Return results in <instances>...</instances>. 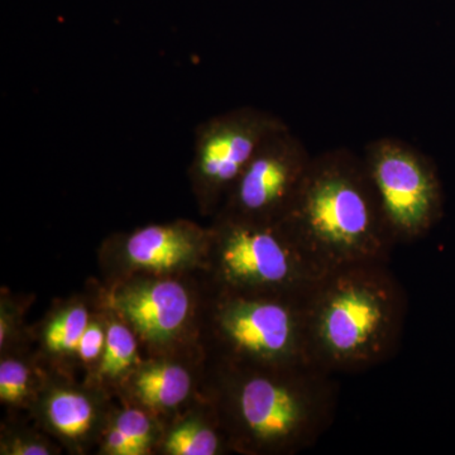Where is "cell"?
Listing matches in <instances>:
<instances>
[{"label": "cell", "instance_id": "6da1fadb", "mask_svg": "<svg viewBox=\"0 0 455 455\" xmlns=\"http://www.w3.org/2000/svg\"><path fill=\"white\" fill-rule=\"evenodd\" d=\"M203 395L217 410L230 449L244 455H293L334 423L338 383L311 363L239 366L211 362Z\"/></svg>", "mask_w": 455, "mask_h": 455}, {"label": "cell", "instance_id": "7a4b0ae2", "mask_svg": "<svg viewBox=\"0 0 455 455\" xmlns=\"http://www.w3.org/2000/svg\"><path fill=\"white\" fill-rule=\"evenodd\" d=\"M317 267L390 263L397 242L363 157L348 148L313 156L281 220Z\"/></svg>", "mask_w": 455, "mask_h": 455}, {"label": "cell", "instance_id": "3957f363", "mask_svg": "<svg viewBox=\"0 0 455 455\" xmlns=\"http://www.w3.org/2000/svg\"><path fill=\"white\" fill-rule=\"evenodd\" d=\"M407 313L405 289L388 263L329 269L307 298L311 361L331 374L379 366L400 349Z\"/></svg>", "mask_w": 455, "mask_h": 455}, {"label": "cell", "instance_id": "277c9868", "mask_svg": "<svg viewBox=\"0 0 455 455\" xmlns=\"http://www.w3.org/2000/svg\"><path fill=\"white\" fill-rule=\"evenodd\" d=\"M309 293L233 291L205 280L199 335L205 361L239 366L314 364L307 338Z\"/></svg>", "mask_w": 455, "mask_h": 455}, {"label": "cell", "instance_id": "5b68a950", "mask_svg": "<svg viewBox=\"0 0 455 455\" xmlns=\"http://www.w3.org/2000/svg\"><path fill=\"white\" fill-rule=\"evenodd\" d=\"M205 280L218 289L307 295L325 274L281 221L218 212L212 220Z\"/></svg>", "mask_w": 455, "mask_h": 455}, {"label": "cell", "instance_id": "8992f818", "mask_svg": "<svg viewBox=\"0 0 455 455\" xmlns=\"http://www.w3.org/2000/svg\"><path fill=\"white\" fill-rule=\"evenodd\" d=\"M362 157L397 244L424 238L444 211L434 161L411 143L392 136L368 142Z\"/></svg>", "mask_w": 455, "mask_h": 455}, {"label": "cell", "instance_id": "52a82bcc", "mask_svg": "<svg viewBox=\"0 0 455 455\" xmlns=\"http://www.w3.org/2000/svg\"><path fill=\"white\" fill-rule=\"evenodd\" d=\"M287 125L277 114L252 106L227 110L197 125L188 178L200 214L215 217L257 149Z\"/></svg>", "mask_w": 455, "mask_h": 455}, {"label": "cell", "instance_id": "ba28073f", "mask_svg": "<svg viewBox=\"0 0 455 455\" xmlns=\"http://www.w3.org/2000/svg\"><path fill=\"white\" fill-rule=\"evenodd\" d=\"M190 275H140L121 278L108 292L106 307L130 325L154 355L179 353L200 335L204 293Z\"/></svg>", "mask_w": 455, "mask_h": 455}, {"label": "cell", "instance_id": "9c48e42d", "mask_svg": "<svg viewBox=\"0 0 455 455\" xmlns=\"http://www.w3.org/2000/svg\"><path fill=\"white\" fill-rule=\"evenodd\" d=\"M311 160L313 155L289 125L275 132L257 149L218 212L265 223L283 220Z\"/></svg>", "mask_w": 455, "mask_h": 455}, {"label": "cell", "instance_id": "30bf717a", "mask_svg": "<svg viewBox=\"0 0 455 455\" xmlns=\"http://www.w3.org/2000/svg\"><path fill=\"white\" fill-rule=\"evenodd\" d=\"M212 230L187 220L147 224L108 239L104 252L116 256L122 278L140 275H190L205 271Z\"/></svg>", "mask_w": 455, "mask_h": 455}, {"label": "cell", "instance_id": "8fae6325", "mask_svg": "<svg viewBox=\"0 0 455 455\" xmlns=\"http://www.w3.org/2000/svg\"><path fill=\"white\" fill-rule=\"evenodd\" d=\"M32 406L47 433L74 453H85L100 442L112 414L103 387L61 379H44Z\"/></svg>", "mask_w": 455, "mask_h": 455}, {"label": "cell", "instance_id": "7c38bea8", "mask_svg": "<svg viewBox=\"0 0 455 455\" xmlns=\"http://www.w3.org/2000/svg\"><path fill=\"white\" fill-rule=\"evenodd\" d=\"M119 390L128 403L145 407L160 416L176 414L196 391L193 370L178 358V353L154 355L132 371Z\"/></svg>", "mask_w": 455, "mask_h": 455}, {"label": "cell", "instance_id": "4fadbf2b", "mask_svg": "<svg viewBox=\"0 0 455 455\" xmlns=\"http://www.w3.org/2000/svg\"><path fill=\"white\" fill-rule=\"evenodd\" d=\"M166 455H218L232 451L220 416L203 395L199 412L194 411L173 421L164 430L160 445Z\"/></svg>", "mask_w": 455, "mask_h": 455}, {"label": "cell", "instance_id": "5bb4252c", "mask_svg": "<svg viewBox=\"0 0 455 455\" xmlns=\"http://www.w3.org/2000/svg\"><path fill=\"white\" fill-rule=\"evenodd\" d=\"M160 418L145 407L128 403L112 411L103 431L100 451L104 455H147L160 445L164 435Z\"/></svg>", "mask_w": 455, "mask_h": 455}, {"label": "cell", "instance_id": "9a60e30c", "mask_svg": "<svg viewBox=\"0 0 455 455\" xmlns=\"http://www.w3.org/2000/svg\"><path fill=\"white\" fill-rule=\"evenodd\" d=\"M107 313V343L97 373L90 383L104 390L119 388L142 359L140 355V339L127 323L104 307Z\"/></svg>", "mask_w": 455, "mask_h": 455}, {"label": "cell", "instance_id": "2e32d148", "mask_svg": "<svg viewBox=\"0 0 455 455\" xmlns=\"http://www.w3.org/2000/svg\"><path fill=\"white\" fill-rule=\"evenodd\" d=\"M92 314L82 300L66 302L53 310L41 328V349L44 355L55 362L75 359Z\"/></svg>", "mask_w": 455, "mask_h": 455}, {"label": "cell", "instance_id": "e0dca14e", "mask_svg": "<svg viewBox=\"0 0 455 455\" xmlns=\"http://www.w3.org/2000/svg\"><path fill=\"white\" fill-rule=\"evenodd\" d=\"M38 379L28 359L5 353L0 361V403L14 407L32 405L44 383Z\"/></svg>", "mask_w": 455, "mask_h": 455}, {"label": "cell", "instance_id": "ac0fdd59", "mask_svg": "<svg viewBox=\"0 0 455 455\" xmlns=\"http://www.w3.org/2000/svg\"><path fill=\"white\" fill-rule=\"evenodd\" d=\"M107 343V313L92 314L88 326L84 331L82 340L77 347L75 362L84 370L88 371L90 379L86 382H92L101 358Z\"/></svg>", "mask_w": 455, "mask_h": 455}, {"label": "cell", "instance_id": "d6986e66", "mask_svg": "<svg viewBox=\"0 0 455 455\" xmlns=\"http://www.w3.org/2000/svg\"><path fill=\"white\" fill-rule=\"evenodd\" d=\"M60 453L52 442L31 431L11 430L2 436L0 454L51 455Z\"/></svg>", "mask_w": 455, "mask_h": 455}, {"label": "cell", "instance_id": "ffe728a7", "mask_svg": "<svg viewBox=\"0 0 455 455\" xmlns=\"http://www.w3.org/2000/svg\"><path fill=\"white\" fill-rule=\"evenodd\" d=\"M9 296H2L0 301V350L11 352L20 340L22 311Z\"/></svg>", "mask_w": 455, "mask_h": 455}]
</instances>
